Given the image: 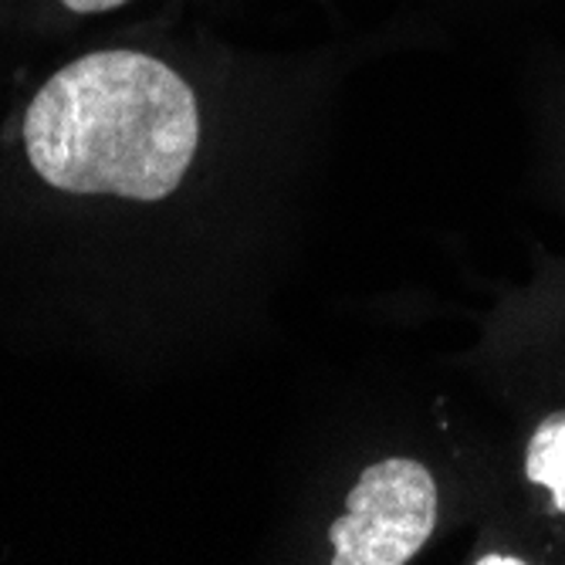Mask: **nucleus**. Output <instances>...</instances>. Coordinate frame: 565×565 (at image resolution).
Wrapping results in <instances>:
<instances>
[{
    "label": "nucleus",
    "instance_id": "nucleus-1",
    "mask_svg": "<svg viewBox=\"0 0 565 565\" xmlns=\"http://www.w3.org/2000/svg\"><path fill=\"white\" fill-rule=\"evenodd\" d=\"M200 146L193 88L142 51H92L51 75L24 113V152L55 190L167 200Z\"/></svg>",
    "mask_w": 565,
    "mask_h": 565
},
{
    "label": "nucleus",
    "instance_id": "nucleus-4",
    "mask_svg": "<svg viewBox=\"0 0 565 565\" xmlns=\"http://www.w3.org/2000/svg\"><path fill=\"white\" fill-rule=\"evenodd\" d=\"M62 4L75 14H106V11L129 4V0H62Z\"/></svg>",
    "mask_w": 565,
    "mask_h": 565
},
{
    "label": "nucleus",
    "instance_id": "nucleus-3",
    "mask_svg": "<svg viewBox=\"0 0 565 565\" xmlns=\"http://www.w3.org/2000/svg\"><path fill=\"white\" fill-rule=\"evenodd\" d=\"M525 471L535 484L548 488L555 508L565 511V414H552L539 424L529 444Z\"/></svg>",
    "mask_w": 565,
    "mask_h": 565
},
{
    "label": "nucleus",
    "instance_id": "nucleus-2",
    "mask_svg": "<svg viewBox=\"0 0 565 565\" xmlns=\"http://www.w3.org/2000/svg\"><path fill=\"white\" fill-rule=\"evenodd\" d=\"M437 525V481L409 457H386L366 468L332 522L335 565H403L414 558Z\"/></svg>",
    "mask_w": 565,
    "mask_h": 565
}]
</instances>
